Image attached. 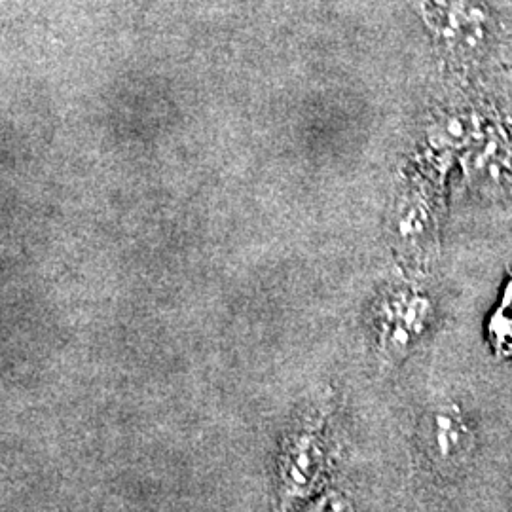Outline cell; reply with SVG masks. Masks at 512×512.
I'll use <instances>...</instances> for the list:
<instances>
[{"mask_svg": "<svg viewBox=\"0 0 512 512\" xmlns=\"http://www.w3.org/2000/svg\"><path fill=\"white\" fill-rule=\"evenodd\" d=\"M420 440L425 456L446 473L463 469L475 456V427L456 403H437L427 410Z\"/></svg>", "mask_w": 512, "mask_h": 512, "instance_id": "6da1fadb", "label": "cell"}]
</instances>
